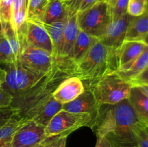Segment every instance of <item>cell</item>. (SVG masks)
<instances>
[{
    "instance_id": "cell-8",
    "label": "cell",
    "mask_w": 148,
    "mask_h": 147,
    "mask_svg": "<svg viewBox=\"0 0 148 147\" xmlns=\"http://www.w3.org/2000/svg\"><path fill=\"white\" fill-rule=\"evenodd\" d=\"M46 138L45 127L27 119L13 135L10 147H33Z\"/></svg>"
},
{
    "instance_id": "cell-3",
    "label": "cell",
    "mask_w": 148,
    "mask_h": 147,
    "mask_svg": "<svg viewBox=\"0 0 148 147\" xmlns=\"http://www.w3.org/2000/svg\"><path fill=\"white\" fill-rule=\"evenodd\" d=\"M118 70L116 50L97 41L86 56L75 64V76L85 89H91L103 76Z\"/></svg>"
},
{
    "instance_id": "cell-10",
    "label": "cell",
    "mask_w": 148,
    "mask_h": 147,
    "mask_svg": "<svg viewBox=\"0 0 148 147\" xmlns=\"http://www.w3.org/2000/svg\"><path fill=\"white\" fill-rule=\"evenodd\" d=\"M26 22L27 28L25 36V46L27 45L31 47L42 49L53 56L51 40L43 24L27 20Z\"/></svg>"
},
{
    "instance_id": "cell-13",
    "label": "cell",
    "mask_w": 148,
    "mask_h": 147,
    "mask_svg": "<svg viewBox=\"0 0 148 147\" xmlns=\"http://www.w3.org/2000/svg\"><path fill=\"white\" fill-rule=\"evenodd\" d=\"M2 25L4 37L0 39V64H6L17 60L21 46L10 23Z\"/></svg>"
},
{
    "instance_id": "cell-23",
    "label": "cell",
    "mask_w": 148,
    "mask_h": 147,
    "mask_svg": "<svg viewBox=\"0 0 148 147\" xmlns=\"http://www.w3.org/2000/svg\"><path fill=\"white\" fill-rule=\"evenodd\" d=\"M49 0H28L27 21L42 23L43 14Z\"/></svg>"
},
{
    "instance_id": "cell-44",
    "label": "cell",
    "mask_w": 148,
    "mask_h": 147,
    "mask_svg": "<svg viewBox=\"0 0 148 147\" xmlns=\"http://www.w3.org/2000/svg\"><path fill=\"white\" fill-rule=\"evenodd\" d=\"M1 1H2V0H0V3H1Z\"/></svg>"
},
{
    "instance_id": "cell-37",
    "label": "cell",
    "mask_w": 148,
    "mask_h": 147,
    "mask_svg": "<svg viewBox=\"0 0 148 147\" xmlns=\"http://www.w3.org/2000/svg\"><path fill=\"white\" fill-rule=\"evenodd\" d=\"M138 87L140 88L145 95H147L148 96V86H146V85H142V86H139Z\"/></svg>"
},
{
    "instance_id": "cell-9",
    "label": "cell",
    "mask_w": 148,
    "mask_h": 147,
    "mask_svg": "<svg viewBox=\"0 0 148 147\" xmlns=\"http://www.w3.org/2000/svg\"><path fill=\"white\" fill-rule=\"evenodd\" d=\"M132 17L129 14H126L120 18L111 20L100 41L116 50L125 40L127 29Z\"/></svg>"
},
{
    "instance_id": "cell-22",
    "label": "cell",
    "mask_w": 148,
    "mask_h": 147,
    "mask_svg": "<svg viewBox=\"0 0 148 147\" xmlns=\"http://www.w3.org/2000/svg\"><path fill=\"white\" fill-rule=\"evenodd\" d=\"M148 67V46H146L143 53L131 63L129 67L123 71H116L123 79L130 82L133 78Z\"/></svg>"
},
{
    "instance_id": "cell-45",
    "label": "cell",
    "mask_w": 148,
    "mask_h": 147,
    "mask_svg": "<svg viewBox=\"0 0 148 147\" xmlns=\"http://www.w3.org/2000/svg\"><path fill=\"white\" fill-rule=\"evenodd\" d=\"M63 1H66V0H63Z\"/></svg>"
},
{
    "instance_id": "cell-40",
    "label": "cell",
    "mask_w": 148,
    "mask_h": 147,
    "mask_svg": "<svg viewBox=\"0 0 148 147\" xmlns=\"http://www.w3.org/2000/svg\"><path fill=\"white\" fill-rule=\"evenodd\" d=\"M141 42H143V43H144L145 45H146V46H148V35L147 36H146L145 37L144 39H143V40H142Z\"/></svg>"
},
{
    "instance_id": "cell-5",
    "label": "cell",
    "mask_w": 148,
    "mask_h": 147,
    "mask_svg": "<svg viewBox=\"0 0 148 147\" xmlns=\"http://www.w3.org/2000/svg\"><path fill=\"white\" fill-rule=\"evenodd\" d=\"M77 20L79 30L100 40L111 22V10L105 1H99L88 10L78 12Z\"/></svg>"
},
{
    "instance_id": "cell-16",
    "label": "cell",
    "mask_w": 148,
    "mask_h": 147,
    "mask_svg": "<svg viewBox=\"0 0 148 147\" xmlns=\"http://www.w3.org/2000/svg\"><path fill=\"white\" fill-rule=\"evenodd\" d=\"M128 100L140 122L148 128V96L138 86H132Z\"/></svg>"
},
{
    "instance_id": "cell-24",
    "label": "cell",
    "mask_w": 148,
    "mask_h": 147,
    "mask_svg": "<svg viewBox=\"0 0 148 147\" xmlns=\"http://www.w3.org/2000/svg\"><path fill=\"white\" fill-rule=\"evenodd\" d=\"M26 120L27 119L20 118L19 116L13 117L9 120L2 127L0 128V140L12 139L13 135Z\"/></svg>"
},
{
    "instance_id": "cell-33",
    "label": "cell",
    "mask_w": 148,
    "mask_h": 147,
    "mask_svg": "<svg viewBox=\"0 0 148 147\" xmlns=\"http://www.w3.org/2000/svg\"><path fill=\"white\" fill-rule=\"evenodd\" d=\"M101 1H104V0H82L78 12L84 11V10H88V9L90 8L93 5H95L96 3Z\"/></svg>"
},
{
    "instance_id": "cell-32",
    "label": "cell",
    "mask_w": 148,
    "mask_h": 147,
    "mask_svg": "<svg viewBox=\"0 0 148 147\" xmlns=\"http://www.w3.org/2000/svg\"><path fill=\"white\" fill-rule=\"evenodd\" d=\"M12 102V96L8 92L0 87V107H10Z\"/></svg>"
},
{
    "instance_id": "cell-11",
    "label": "cell",
    "mask_w": 148,
    "mask_h": 147,
    "mask_svg": "<svg viewBox=\"0 0 148 147\" xmlns=\"http://www.w3.org/2000/svg\"><path fill=\"white\" fill-rule=\"evenodd\" d=\"M62 105L51 96L27 111L21 118L30 119L38 125L46 127L53 116L62 109Z\"/></svg>"
},
{
    "instance_id": "cell-39",
    "label": "cell",
    "mask_w": 148,
    "mask_h": 147,
    "mask_svg": "<svg viewBox=\"0 0 148 147\" xmlns=\"http://www.w3.org/2000/svg\"><path fill=\"white\" fill-rule=\"evenodd\" d=\"M12 139H7V140H0V147L3 146L4 144H6L7 143H9L11 141Z\"/></svg>"
},
{
    "instance_id": "cell-25",
    "label": "cell",
    "mask_w": 148,
    "mask_h": 147,
    "mask_svg": "<svg viewBox=\"0 0 148 147\" xmlns=\"http://www.w3.org/2000/svg\"><path fill=\"white\" fill-rule=\"evenodd\" d=\"M148 10L147 0H130L127 7V14L132 17H140Z\"/></svg>"
},
{
    "instance_id": "cell-36",
    "label": "cell",
    "mask_w": 148,
    "mask_h": 147,
    "mask_svg": "<svg viewBox=\"0 0 148 147\" xmlns=\"http://www.w3.org/2000/svg\"><path fill=\"white\" fill-rule=\"evenodd\" d=\"M104 1H105L108 4V6H109L110 8H111V9L114 7V5H115V4H116V2L117 0H104Z\"/></svg>"
},
{
    "instance_id": "cell-12",
    "label": "cell",
    "mask_w": 148,
    "mask_h": 147,
    "mask_svg": "<svg viewBox=\"0 0 148 147\" xmlns=\"http://www.w3.org/2000/svg\"><path fill=\"white\" fill-rule=\"evenodd\" d=\"M100 107L101 106L97 102L92 90L85 89V90L75 99L68 103L64 104L62 105V110L75 113L89 114L92 118L94 122Z\"/></svg>"
},
{
    "instance_id": "cell-21",
    "label": "cell",
    "mask_w": 148,
    "mask_h": 147,
    "mask_svg": "<svg viewBox=\"0 0 148 147\" xmlns=\"http://www.w3.org/2000/svg\"><path fill=\"white\" fill-rule=\"evenodd\" d=\"M67 17V8L63 0H49L43 14L42 23L51 24L66 19Z\"/></svg>"
},
{
    "instance_id": "cell-43",
    "label": "cell",
    "mask_w": 148,
    "mask_h": 147,
    "mask_svg": "<svg viewBox=\"0 0 148 147\" xmlns=\"http://www.w3.org/2000/svg\"><path fill=\"white\" fill-rule=\"evenodd\" d=\"M146 130H147V133H148V128H146Z\"/></svg>"
},
{
    "instance_id": "cell-42",
    "label": "cell",
    "mask_w": 148,
    "mask_h": 147,
    "mask_svg": "<svg viewBox=\"0 0 148 147\" xmlns=\"http://www.w3.org/2000/svg\"><path fill=\"white\" fill-rule=\"evenodd\" d=\"M10 142H11V141H10ZM10 142L7 143V144H4V145L1 147H10Z\"/></svg>"
},
{
    "instance_id": "cell-46",
    "label": "cell",
    "mask_w": 148,
    "mask_h": 147,
    "mask_svg": "<svg viewBox=\"0 0 148 147\" xmlns=\"http://www.w3.org/2000/svg\"><path fill=\"white\" fill-rule=\"evenodd\" d=\"M147 1H148V0H147Z\"/></svg>"
},
{
    "instance_id": "cell-17",
    "label": "cell",
    "mask_w": 148,
    "mask_h": 147,
    "mask_svg": "<svg viewBox=\"0 0 148 147\" xmlns=\"http://www.w3.org/2000/svg\"><path fill=\"white\" fill-rule=\"evenodd\" d=\"M77 14L68 16L64 23V45L62 56L63 57L70 58L72 49L79 32Z\"/></svg>"
},
{
    "instance_id": "cell-34",
    "label": "cell",
    "mask_w": 148,
    "mask_h": 147,
    "mask_svg": "<svg viewBox=\"0 0 148 147\" xmlns=\"http://www.w3.org/2000/svg\"><path fill=\"white\" fill-rule=\"evenodd\" d=\"M95 147H113V145L106 137H98Z\"/></svg>"
},
{
    "instance_id": "cell-1",
    "label": "cell",
    "mask_w": 148,
    "mask_h": 147,
    "mask_svg": "<svg viewBox=\"0 0 148 147\" xmlns=\"http://www.w3.org/2000/svg\"><path fill=\"white\" fill-rule=\"evenodd\" d=\"M4 65L6 78L1 87L12 96L11 107L18 110L20 118L51 97L64 79L75 76V63L66 57L58 58L47 74L34 71L17 60Z\"/></svg>"
},
{
    "instance_id": "cell-27",
    "label": "cell",
    "mask_w": 148,
    "mask_h": 147,
    "mask_svg": "<svg viewBox=\"0 0 148 147\" xmlns=\"http://www.w3.org/2000/svg\"><path fill=\"white\" fill-rule=\"evenodd\" d=\"M130 0H117L111 9V20H116L127 14V7Z\"/></svg>"
},
{
    "instance_id": "cell-2",
    "label": "cell",
    "mask_w": 148,
    "mask_h": 147,
    "mask_svg": "<svg viewBox=\"0 0 148 147\" xmlns=\"http://www.w3.org/2000/svg\"><path fill=\"white\" fill-rule=\"evenodd\" d=\"M139 124L143 123L127 99L115 105H101L92 129L97 137L108 138L113 147H134L133 128Z\"/></svg>"
},
{
    "instance_id": "cell-15",
    "label": "cell",
    "mask_w": 148,
    "mask_h": 147,
    "mask_svg": "<svg viewBox=\"0 0 148 147\" xmlns=\"http://www.w3.org/2000/svg\"><path fill=\"white\" fill-rule=\"evenodd\" d=\"M141 41H126L116 50L118 70L123 71L131 65V63L143 53L145 48Z\"/></svg>"
},
{
    "instance_id": "cell-4",
    "label": "cell",
    "mask_w": 148,
    "mask_h": 147,
    "mask_svg": "<svg viewBox=\"0 0 148 147\" xmlns=\"http://www.w3.org/2000/svg\"><path fill=\"white\" fill-rule=\"evenodd\" d=\"M132 86L121 77L117 71L106 75L91 89L97 102L103 105H115L127 99Z\"/></svg>"
},
{
    "instance_id": "cell-7",
    "label": "cell",
    "mask_w": 148,
    "mask_h": 147,
    "mask_svg": "<svg viewBox=\"0 0 148 147\" xmlns=\"http://www.w3.org/2000/svg\"><path fill=\"white\" fill-rule=\"evenodd\" d=\"M58 57L38 48L25 46L21 48L17 61L23 66L40 74H47L56 64Z\"/></svg>"
},
{
    "instance_id": "cell-26",
    "label": "cell",
    "mask_w": 148,
    "mask_h": 147,
    "mask_svg": "<svg viewBox=\"0 0 148 147\" xmlns=\"http://www.w3.org/2000/svg\"><path fill=\"white\" fill-rule=\"evenodd\" d=\"M136 139L134 147H148V133L143 124H139L133 128Z\"/></svg>"
},
{
    "instance_id": "cell-28",
    "label": "cell",
    "mask_w": 148,
    "mask_h": 147,
    "mask_svg": "<svg viewBox=\"0 0 148 147\" xmlns=\"http://www.w3.org/2000/svg\"><path fill=\"white\" fill-rule=\"evenodd\" d=\"M19 116V110L12 107H0V128L13 117Z\"/></svg>"
},
{
    "instance_id": "cell-14",
    "label": "cell",
    "mask_w": 148,
    "mask_h": 147,
    "mask_svg": "<svg viewBox=\"0 0 148 147\" xmlns=\"http://www.w3.org/2000/svg\"><path fill=\"white\" fill-rule=\"evenodd\" d=\"M85 90V85L82 80L77 76H72L61 82L52 96L56 101L64 105L75 99Z\"/></svg>"
},
{
    "instance_id": "cell-19",
    "label": "cell",
    "mask_w": 148,
    "mask_h": 147,
    "mask_svg": "<svg viewBox=\"0 0 148 147\" xmlns=\"http://www.w3.org/2000/svg\"><path fill=\"white\" fill-rule=\"evenodd\" d=\"M66 19L56 21L51 24L42 23L51 40L53 48V56L55 57H63L62 50L64 45V29Z\"/></svg>"
},
{
    "instance_id": "cell-31",
    "label": "cell",
    "mask_w": 148,
    "mask_h": 147,
    "mask_svg": "<svg viewBox=\"0 0 148 147\" xmlns=\"http://www.w3.org/2000/svg\"><path fill=\"white\" fill-rule=\"evenodd\" d=\"M82 0H66L65 4L68 11V16H73L77 14L79 11V7Z\"/></svg>"
},
{
    "instance_id": "cell-35",
    "label": "cell",
    "mask_w": 148,
    "mask_h": 147,
    "mask_svg": "<svg viewBox=\"0 0 148 147\" xmlns=\"http://www.w3.org/2000/svg\"><path fill=\"white\" fill-rule=\"evenodd\" d=\"M6 78V71L4 69L0 68V87L2 86L3 84L5 82Z\"/></svg>"
},
{
    "instance_id": "cell-18",
    "label": "cell",
    "mask_w": 148,
    "mask_h": 147,
    "mask_svg": "<svg viewBox=\"0 0 148 147\" xmlns=\"http://www.w3.org/2000/svg\"><path fill=\"white\" fill-rule=\"evenodd\" d=\"M148 35V10L140 17H132L126 34V41H142Z\"/></svg>"
},
{
    "instance_id": "cell-29",
    "label": "cell",
    "mask_w": 148,
    "mask_h": 147,
    "mask_svg": "<svg viewBox=\"0 0 148 147\" xmlns=\"http://www.w3.org/2000/svg\"><path fill=\"white\" fill-rule=\"evenodd\" d=\"M68 135H56L48 138L44 141V147H66Z\"/></svg>"
},
{
    "instance_id": "cell-30",
    "label": "cell",
    "mask_w": 148,
    "mask_h": 147,
    "mask_svg": "<svg viewBox=\"0 0 148 147\" xmlns=\"http://www.w3.org/2000/svg\"><path fill=\"white\" fill-rule=\"evenodd\" d=\"M129 83L132 86H139L142 85L148 86V67L136 77L131 79Z\"/></svg>"
},
{
    "instance_id": "cell-6",
    "label": "cell",
    "mask_w": 148,
    "mask_h": 147,
    "mask_svg": "<svg viewBox=\"0 0 148 147\" xmlns=\"http://www.w3.org/2000/svg\"><path fill=\"white\" fill-rule=\"evenodd\" d=\"M93 120L91 115L85 113H75L61 110L45 127L46 138L56 135H69L75 130L84 126L92 128Z\"/></svg>"
},
{
    "instance_id": "cell-41",
    "label": "cell",
    "mask_w": 148,
    "mask_h": 147,
    "mask_svg": "<svg viewBox=\"0 0 148 147\" xmlns=\"http://www.w3.org/2000/svg\"><path fill=\"white\" fill-rule=\"evenodd\" d=\"M44 141H43V142H42V143H40V144H38V145L35 146H33V147H44Z\"/></svg>"
},
{
    "instance_id": "cell-38",
    "label": "cell",
    "mask_w": 148,
    "mask_h": 147,
    "mask_svg": "<svg viewBox=\"0 0 148 147\" xmlns=\"http://www.w3.org/2000/svg\"><path fill=\"white\" fill-rule=\"evenodd\" d=\"M4 37V27H3V25L2 24H1V19H0V39H1Z\"/></svg>"
},
{
    "instance_id": "cell-20",
    "label": "cell",
    "mask_w": 148,
    "mask_h": 147,
    "mask_svg": "<svg viewBox=\"0 0 148 147\" xmlns=\"http://www.w3.org/2000/svg\"><path fill=\"white\" fill-rule=\"evenodd\" d=\"M98 40H99L98 38L92 37L80 30L74 45L72 54L69 59L75 64L79 63L86 56L92 46Z\"/></svg>"
}]
</instances>
